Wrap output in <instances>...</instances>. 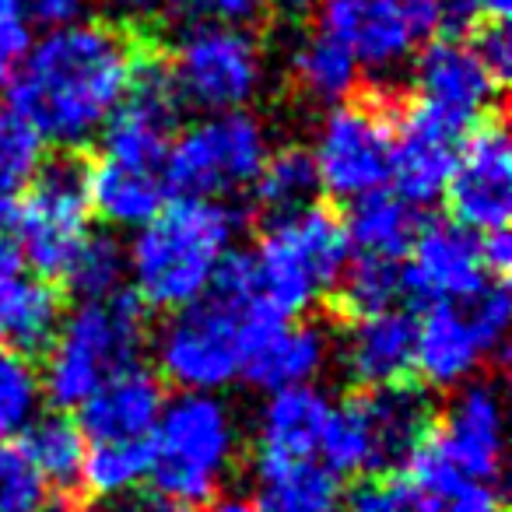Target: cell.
Instances as JSON below:
<instances>
[{
    "label": "cell",
    "instance_id": "f35d334b",
    "mask_svg": "<svg viewBox=\"0 0 512 512\" xmlns=\"http://www.w3.org/2000/svg\"><path fill=\"white\" fill-rule=\"evenodd\" d=\"M109 11L130 22H148V18H162L165 11L176 8V0H106Z\"/></svg>",
    "mask_w": 512,
    "mask_h": 512
},
{
    "label": "cell",
    "instance_id": "8fae6325",
    "mask_svg": "<svg viewBox=\"0 0 512 512\" xmlns=\"http://www.w3.org/2000/svg\"><path fill=\"white\" fill-rule=\"evenodd\" d=\"M92 218L85 169L78 162L43 165L11 214L22 264L36 267L39 278H64L71 256L92 235Z\"/></svg>",
    "mask_w": 512,
    "mask_h": 512
},
{
    "label": "cell",
    "instance_id": "836d02e7",
    "mask_svg": "<svg viewBox=\"0 0 512 512\" xmlns=\"http://www.w3.org/2000/svg\"><path fill=\"white\" fill-rule=\"evenodd\" d=\"M50 484L18 439H0V512H46Z\"/></svg>",
    "mask_w": 512,
    "mask_h": 512
},
{
    "label": "cell",
    "instance_id": "ac0fdd59",
    "mask_svg": "<svg viewBox=\"0 0 512 512\" xmlns=\"http://www.w3.org/2000/svg\"><path fill=\"white\" fill-rule=\"evenodd\" d=\"M467 130L453 127L449 120L435 116L432 109L411 106L393 120V165L390 183L414 207H425L442 197L446 179L453 172L456 151Z\"/></svg>",
    "mask_w": 512,
    "mask_h": 512
},
{
    "label": "cell",
    "instance_id": "5bb4252c",
    "mask_svg": "<svg viewBox=\"0 0 512 512\" xmlns=\"http://www.w3.org/2000/svg\"><path fill=\"white\" fill-rule=\"evenodd\" d=\"M411 78L414 102L460 130L488 120L505 85V71L491 64L477 36L425 39L411 60Z\"/></svg>",
    "mask_w": 512,
    "mask_h": 512
},
{
    "label": "cell",
    "instance_id": "f546056e",
    "mask_svg": "<svg viewBox=\"0 0 512 512\" xmlns=\"http://www.w3.org/2000/svg\"><path fill=\"white\" fill-rule=\"evenodd\" d=\"M334 295L341 299V309L351 316V320L393 309L400 302V295H407L404 292V264L351 256L341 281H337Z\"/></svg>",
    "mask_w": 512,
    "mask_h": 512
},
{
    "label": "cell",
    "instance_id": "9a60e30c",
    "mask_svg": "<svg viewBox=\"0 0 512 512\" xmlns=\"http://www.w3.org/2000/svg\"><path fill=\"white\" fill-rule=\"evenodd\" d=\"M456 225L477 235L509 228L512 148L502 123L481 120L463 134L453 172L442 190Z\"/></svg>",
    "mask_w": 512,
    "mask_h": 512
},
{
    "label": "cell",
    "instance_id": "7c38bea8",
    "mask_svg": "<svg viewBox=\"0 0 512 512\" xmlns=\"http://www.w3.org/2000/svg\"><path fill=\"white\" fill-rule=\"evenodd\" d=\"M316 32L334 39L362 74L390 78L414 60L442 8L428 0H320Z\"/></svg>",
    "mask_w": 512,
    "mask_h": 512
},
{
    "label": "cell",
    "instance_id": "7bdbcfd3",
    "mask_svg": "<svg viewBox=\"0 0 512 512\" xmlns=\"http://www.w3.org/2000/svg\"><path fill=\"white\" fill-rule=\"evenodd\" d=\"M0 11H25L22 0H0Z\"/></svg>",
    "mask_w": 512,
    "mask_h": 512
},
{
    "label": "cell",
    "instance_id": "ab89813d",
    "mask_svg": "<svg viewBox=\"0 0 512 512\" xmlns=\"http://www.w3.org/2000/svg\"><path fill=\"white\" fill-rule=\"evenodd\" d=\"M15 274H22V253H18V242L11 235L8 218H0V285L11 281Z\"/></svg>",
    "mask_w": 512,
    "mask_h": 512
},
{
    "label": "cell",
    "instance_id": "d6a6232c",
    "mask_svg": "<svg viewBox=\"0 0 512 512\" xmlns=\"http://www.w3.org/2000/svg\"><path fill=\"white\" fill-rule=\"evenodd\" d=\"M46 141L22 113L0 106V200H8L29 186V179L43 169Z\"/></svg>",
    "mask_w": 512,
    "mask_h": 512
},
{
    "label": "cell",
    "instance_id": "cb8c5ba5",
    "mask_svg": "<svg viewBox=\"0 0 512 512\" xmlns=\"http://www.w3.org/2000/svg\"><path fill=\"white\" fill-rule=\"evenodd\" d=\"M64 320V299L39 274H15L0 285V344L18 355L46 351Z\"/></svg>",
    "mask_w": 512,
    "mask_h": 512
},
{
    "label": "cell",
    "instance_id": "d4e9b609",
    "mask_svg": "<svg viewBox=\"0 0 512 512\" xmlns=\"http://www.w3.org/2000/svg\"><path fill=\"white\" fill-rule=\"evenodd\" d=\"M256 512H341V484L316 460H256Z\"/></svg>",
    "mask_w": 512,
    "mask_h": 512
},
{
    "label": "cell",
    "instance_id": "4fadbf2b",
    "mask_svg": "<svg viewBox=\"0 0 512 512\" xmlns=\"http://www.w3.org/2000/svg\"><path fill=\"white\" fill-rule=\"evenodd\" d=\"M309 158L320 190L337 200L355 204L386 190L393 165V116L379 102H337L316 127Z\"/></svg>",
    "mask_w": 512,
    "mask_h": 512
},
{
    "label": "cell",
    "instance_id": "6da1fadb",
    "mask_svg": "<svg viewBox=\"0 0 512 512\" xmlns=\"http://www.w3.org/2000/svg\"><path fill=\"white\" fill-rule=\"evenodd\" d=\"M141 50L109 22L50 29L29 43L18 71L8 81V106L22 113L43 141L78 148L102 134L120 102L127 99Z\"/></svg>",
    "mask_w": 512,
    "mask_h": 512
},
{
    "label": "cell",
    "instance_id": "9c48e42d",
    "mask_svg": "<svg viewBox=\"0 0 512 512\" xmlns=\"http://www.w3.org/2000/svg\"><path fill=\"white\" fill-rule=\"evenodd\" d=\"M271 151V130L249 109L207 113L172 137L165 158L169 190L172 197L228 200L253 186Z\"/></svg>",
    "mask_w": 512,
    "mask_h": 512
},
{
    "label": "cell",
    "instance_id": "74e56055",
    "mask_svg": "<svg viewBox=\"0 0 512 512\" xmlns=\"http://www.w3.org/2000/svg\"><path fill=\"white\" fill-rule=\"evenodd\" d=\"M204 11L211 18H221V22H235L246 25L249 18H256L264 11V0H200Z\"/></svg>",
    "mask_w": 512,
    "mask_h": 512
},
{
    "label": "cell",
    "instance_id": "3957f363",
    "mask_svg": "<svg viewBox=\"0 0 512 512\" xmlns=\"http://www.w3.org/2000/svg\"><path fill=\"white\" fill-rule=\"evenodd\" d=\"M242 214L228 200L172 197L127 246L130 292L144 309H183L214 285L235 253Z\"/></svg>",
    "mask_w": 512,
    "mask_h": 512
},
{
    "label": "cell",
    "instance_id": "d590c367",
    "mask_svg": "<svg viewBox=\"0 0 512 512\" xmlns=\"http://www.w3.org/2000/svg\"><path fill=\"white\" fill-rule=\"evenodd\" d=\"M95 0H22L29 25H39L43 32L64 29V25L85 22Z\"/></svg>",
    "mask_w": 512,
    "mask_h": 512
},
{
    "label": "cell",
    "instance_id": "f1b7e54d",
    "mask_svg": "<svg viewBox=\"0 0 512 512\" xmlns=\"http://www.w3.org/2000/svg\"><path fill=\"white\" fill-rule=\"evenodd\" d=\"M316 190H320V183H316L313 158L302 148L271 151L264 169H260V176L253 179L256 204L264 207L271 218L274 214H288V211H299V207L313 204Z\"/></svg>",
    "mask_w": 512,
    "mask_h": 512
},
{
    "label": "cell",
    "instance_id": "52a82bcc",
    "mask_svg": "<svg viewBox=\"0 0 512 512\" xmlns=\"http://www.w3.org/2000/svg\"><path fill=\"white\" fill-rule=\"evenodd\" d=\"M432 428V404L407 383L362 390L330 407L320 460L334 477H369L404 467Z\"/></svg>",
    "mask_w": 512,
    "mask_h": 512
},
{
    "label": "cell",
    "instance_id": "30bf717a",
    "mask_svg": "<svg viewBox=\"0 0 512 512\" xmlns=\"http://www.w3.org/2000/svg\"><path fill=\"white\" fill-rule=\"evenodd\" d=\"M512 299L502 278L460 302H432L414 327V372L432 390L470 383L505 348Z\"/></svg>",
    "mask_w": 512,
    "mask_h": 512
},
{
    "label": "cell",
    "instance_id": "4316f807",
    "mask_svg": "<svg viewBox=\"0 0 512 512\" xmlns=\"http://www.w3.org/2000/svg\"><path fill=\"white\" fill-rule=\"evenodd\" d=\"M151 474V439L148 442H85V463L78 481L95 498L134 495Z\"/></svg>",
    "mask_w": 512,
    "mask_h": 512
},
{
    "label": "cell",
    "instance_id": "8992f818",
    "mask_svg": "<svg viewBox=\"0 0 512 512\" xmlns=\"http://www.w3.org/2000/svg\"><path fill=\"white\" fill-rule=\"evenodd\" d=\"M239 456V421L221 393L165 400L151 432V491L183 509L207 505Z\"/></svg>",
    "mask_w": 512,
    "mask_h": 512
},
{
    "label": "cell",
    "instance_id": "8d00e7d4",
    "mask_svg": "<svg viewBox=\"0 0 512 512\" xmlns=\"http://www.w3.org/2000/svg\"><path fill=\"white\" fill-rule=\"evenodd\" d=\"M442 11H453L463 22H505L509 0H442Z\"/></svg>",
    "mask_w": 512,
    "mask_h": 512
},
{
    "label": "cell",
    "instance_id": "7402d4cb",
    "mask_svg": "<svg viewBox=\"0 0 512 512\" xmlns=\"http://www.w3.org/2000/svg\"><path fill=\"white\" fill-rule=\"evenodd\" d=\"M334 400L316 383L267 393L256 418V460H316Z\"/></svg>",
    "mask_w": 512,
    "mask_h": 512
},
{
    "label": "cell",
    "instance_id": "ffe728a7",
    "mask_svg": "<svg viewBox=\"0 0 512 512\" xmlns=\"http://www.w3.org/2000/svg\"><path fill=\"white\" fill-rule=\"evenodd\" d=\"M414 327L418 316L400 306L351 320L341 341V365L351 383L362 390L404 383L414 372Z\"/></svg>",
    "mask_w": 512,
    "mask_h": 512
},
{
    "label": "cell",
    "instance_id": "603a6c76",
    "mask_svg": "<svg viewBox=\"0 0 512 512\" xmlns=\"http://www.w3.org/2000/svg\"><path fill=\"white\" fill-rule=\"evenodd\" d=\"M418 228H421L418 207L400 197L397 190H390V186L355 200L348 221H344L351 256L390 260V264H404V256L411 249Z\"/></svg>",
    "mask_w": 512,
    "mask_h": 512
},
{
    "label": "cell",
    "instance_id": "ee69618b",
    "mask_svg": "<svg viewBox=\"0 0 512 512\" xmlns=\"http://www.w3.org/2000/svg\"><path fill=\"white\" fill-rule=\"evenodd\" d=\"M46 512H81V509H67V505H46Z\"/></svg>",
    "mask_w": 512,
    "mask_h": 512
},
{
    "label": "cell",
    "instance_id": "e575fe53",
    "mask_svg": "<svg viewBox=\"0 0 512 512\" xmlns=\"http://www.w3.org/2000/svg\"><path fill=\"white\" fill-rule=\"evenodd\" d=\"M341 512H418V498L404 474H369L341 495Z\"/></svg>",
    "mask_w": 512,
    "mask_h": 512
},
{
    "label": "cell",
    "instance_id": "7a4b0ae2",
    "mask_svg": "<svg viewBox=\"0 0 512 512\" xmlns=\"http://www.w3.org/2000/svg\"><path fill=\"white\" fill-rule=\"evenodd\" d=\"M285 320L253 292L246 256L232 253L197 302L172 309L155 334L158 379L179 393H221L242 376L256 334Z\"/></svg>",
    "mask_w": 512,
    "mask_h": 512
},
{
    "label": "cell",
    "instance_id": "2e32d148",
    "mask_svg": "<svg viewBox=\"0 0 512 512\" xmlns=\"http://www.w3.org/2000/svg\"><path fill=\"white\" fill-rule=\"evenodd\" d=\"M432 446L456 474L470 481H495L505 456V404L495 383L470 379L456 386L442 407V418L428 428Z\"/></svg>",
    "mask_w": 512,
    "mask_h": 512
},
{
    "label": "cell",
    "instance_id": "1f68e13d",
    "mask_svg": "<svg viewBox=\"0 0 512 512\" xmlns=\"http://www.w3.org/2000/svg\"><path fill=\"white\" fill-rule=\"evenodd\" d=\"M43 407V379L29 355L0 344V439H18Z\"/></svg>",
    "mask_w": 512,
    "mask_h": 512
},
{
    "label": "cell",
    "instance_id": "484cf974",
    "mask_svg": "<svg viewBox=\"0 0 512 512\" xmlns=\"http://www.w3.org/2000/svg\"><path fill=\"white\" fill-rule=\"evenodd\" d=\"M288 78H292L295 92L309 102L320 106H337V102L351 99L362 81L358 64L323 32H306L299 43L292 46L288 57Z\"/></svg>",
    "mask_w": 512,
    "mask_h": 512
},
{
    "label": "cell",
    "instance_id": "d6986e66",
    "mask_svg": "<svg viewBox=\"0 0 512 512\" xmlns=\"http://www.w3.org/2000/svg\"><path fill=\"white\" fill-rule=\"evenodd\" d=\"M162 407V379L141 365H130L78 407V428L85 442H148Z\"/></svg>",
    "mask_w": 512,
    "mask_h": 512
},
{
    "label": "cell",
    "instance_id": "ba28073f",
    "mask_svg": "<svg viewBox=\"0 0 512 512\" xmlns=\"http://www.w3.org/2000/svg\"><path fill=\"white\" fill-rule=\"evenodd\" d=\"M165 71L183 106L200 109V116L235 113L267 88V53L246 25L207 15L179 29Z\"/></svg>",
    "mask_w": 512,
    "mask_h": 512
},
{
    "label": "cell",
    "instance_id": "277c9868",
    "mask_svg": "<svg viewBox=\"0 0 512 512\" xmlns=\"http://www.w3.org/2000/svg\"><path fill=\"white\" fill-rule=\"evenodd\" d=\"M246 256L253 292L278 316L295 320L334 295L351 260L348 232L337 214L320 204L274 214Z\"/></svg>",
    "mask_w": 512,
    "mask_h": 512
},
{
    "label": "cell",
    "instance_id": "44dd1931",
    "mask_svg": "<svg viewBox=\"0 0 512 512\" xmlns=\"http://www.w3.org/2000/svg\"><path fill=\"white\" fill-rule=\"evenodd\" d=\"M334 344L327 330L316 323L274 320L260 330L242 365V376L264 393H278L288 386H309L327 372Z\"/></svg>",
    "mask_w": 512,
    "mask_h": 512
},
{
    "label": "cell",
    "instance_id": "b9f144b4",
    "mask_svg": "<svg viewBox=\"0 0 512 512\" xmlns=\"http://www.w3.org/2000/svg\"><path fill=\"white\" fill-rule=\"evenodd\" d=\"M207 512H256V505L242 495H214L207 502Z\"/></svg>",
    "mask_w": 512,
    "mask_h": 512
},
{
    "label": "cell",
    "instance_id": "f6af8a7d",
    "mask_svg": "<svg viewBox=\"0 0 512 512\" xmlns=\"http://www.w3.org/2000/svg\"><path fill=\"white\" fill-rule=\"evenodd\" d=\"M4 211H8V200H0V218H8Z\"/></svg>",
    "mask_w": 512,
    "mask_h": 512
},
{
    "label": "cell",
    "instance_id": "60d3db41",
    "mask_svg": "<svg viewBox=\"0 0 512 512\" xmlns=\"http://www.w3.org/2000/svg\"><path fill=\"white\" fill-rule=\"evenodd\" d=\"M316 4L320 0H264V8H271L278 18H285V22H302V18H309L316 11Z\"/></svg>",
    "mask_w": 512,
    "mask_h": 512
},
{
    "label": "cell",
    "instance_id": "e0dca14e",
    "mask_svg": "<svg viewBox=\"0 0 512 512\" xmlns=\"http://www.w3.org/2000/svg\"><path fill=\"white\" fill-rule=\"evenodd\" d=\"M495 274L484 264L481 235L456 221L421 225L404 256V292L421 302H460L481 292Z\"/></svg>",
    "mask_w": 512,
    "mask_h": 512
},
{
    "label": "cell",
    "instance_id": "4dcf8cb0",
    "mask_svg": "<svg viewBox=\"0 0 512 512\" xmlns=\"http://www.w3.org/2000/svg\"><path fill=\"white\" fill-rule=\"evenodd\" d=\"M64 281L78 299H106L123 292L127 281V246L106 232H92L71 256Z\"/></svg>",
    "mask_w": 512,
    "mask_h": 512
},
{
    "label": "cell",
    "instance_id": "83f0119b",
    "mask_svg": "<svg viewBox=\"0 0 512 512\" xmlns=\"http://www.w3.org/2000/svg\"><path fill=\"white\" fill-rule=\"evenodd\" d=\"M18 442L32 456L39 474L46 477V484H57V488L78 484L81 463H85V435L74 421H67L64 414L36 418L18 435Z\"/></svg>",
    "mask_w": 512,
    "mask_h": 512
},
{
    "label": "cell",
    "instance_id": "5b68a950",
    "mask_svg": "<svg viewBox=\"0 0 512 512\" xmlns=\"http://www.w3.org/2000/svg\"><path fill=\"white\" fill-rule=\"evenodd\" d=\"M148 344V309L134 292L81 299L64 313L43 362V397L60 411H78L106 379L130 369Z\"/></svg>",
    "mask_w": 512,
    "mask_h": 512
}]
</instances>
